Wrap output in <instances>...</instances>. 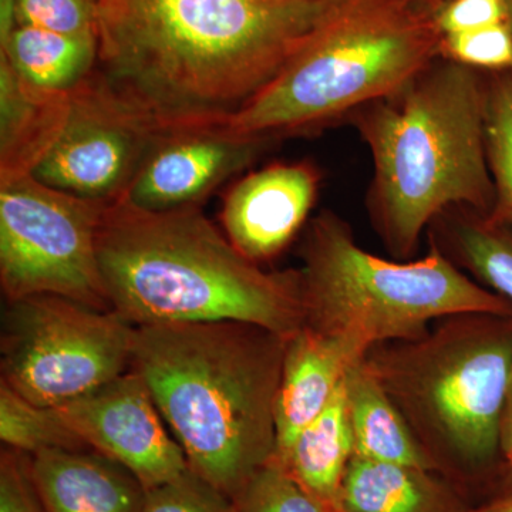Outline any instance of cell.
Instances as JSON below:
<instances>
[{"instance_id":"6da1fadb","label":"cell","mask_w":512,"mask_h":512,"mask_svg":"<svg viewBox=\"0 0 512 512\" xmlns=\"http://www.w3.org/2000/svg\"><path fill=\"white\" fill-rule=\"evenodd\" d=\"M338 0H96V73L163 131L217 126Z\"/></svg>"},{"instance_id":"7a4b0ae2","label":"cell","mask_w":512,"mask_h":512,"mask_svg":"<svg viewBox=\"0 0 512 512\" xmlns=\"http://www.w3.org/2000/svg\"><path fill=\"white\" fill-rule=\"evenodd\" d=\"M97 258L110 309L131 325L242 322L289 338L305 325L301 271L266 272L200 205H107Z\"/></svg>"},{"instance_id":"3957f363","label":"cell","mask_w":512,"mask_h":512,"mask_svg":"<svg viewBox=\"0 0 512 512\" xmlns=\"http://www.w3.org/2000/svg\"><path fill=\"white\" fill-rule=\"evenodd\" d=\"M286 342L242 322L136 328L131 369L191 470L231 500L274 457Z\"/></svg>"},{"instance_id":"277c9868","label":"cell","mask_w":512,"mask_h":512,"mask_svg":"<svg viewBox=\"0 0 512 512\" xmlns=\"http://www.w3.org/2000/svg\"><path fill=\"white\" fill-rule=\"evenodd\" d=\"M485 116L487 79L444 57L350 116L375 167L370 217L397 261H410L446 212L493 211Z\"/></svg>"},{"instance_id":"5b68a950","label":"cell","mask_w":512,"mask_h":512,"mask_svg":"<svg viewBox=\"0 0 512 512\" xmlns=\"http://www.w3.org/2000/svg\"><path fill=\"white\" fill-rule=\"evenodd\" d=\"M441 43L423 0H338L278 76L215 127L275 141L315 133L402 89Z\"/></svg>"},{"instance_id":"8992f818","label":"cell","mask_w":512,"mask_h":512,"mask_svg":"<svg viewBox=\"0 0 512 512\" xmlns=\"http://www.w3.org/2000/svg\"><path fill=\"white\" fill-rule=\"evenodd\" d=\"M305 325L366 356L389 342L420 338L461 313L512 315V303L466 274L433 241L429 254L389 261L357 245L348 222L322 211L302 248Z\"/></svg>"},{"instance_id":"52a82bcc","label":"cell","mask_w":512,"mask_h":512,"mask_svg":"<svg viewBox=\"0 0 512 512\" xmlns=\"http://www.w3.org/2000/svg\"><path fill=\"white\" fill-rule=\"evenodd\" d=\"M365 359L437 466L503 467L500 421L512 367V315L461 313Z\"/></svg>"},{"instance_id":"ba28073f","label":"cell","mask_w":512,"mask_h":512,"mask_svg":"<svg viewBox=\"0 0 512 512\" xmlns=\"http://www.w3.org/2000/svg\"><path fill=\"white\" fill-rule=\"evenodd\" d=\"M136 326L62 296L9 302L3 318L2 380L30 403L59 407L131 366Z\"/></svg>"},{"instance_id":"9c48e42d","label":"cell","mask_w":512,"mask_h":512,"mask_svg":"<svg viewBox=\"0 0 512 512\" xmlns=\"http://www.w3.org/2000/svg\"><path fill=\"white\" fill-rule=\"evenodd\" d=\"M107 205L32 174L0 181V281L8 301L53 295L110 311L97 258Z\"/></svg>"},{"instance_id":"30bf717a","label":"cell","mask_w":512,"mask_h":512,"mask_svg":"<svg viewBox=\"0 0 512 512\" xmlns=\"http://www.w3.org/2000/svg\"><path fill=\"white\" fill-rule=\"evenodd\" d=\"M164 133L94 69L73 90L66 126L32 175L56 190L111 204L130 190Z\"/></svg>"},{"instance_id":"8fae6325","label":"cell","mask_w":512,"mask_h":512,"mask_svg":"<svg viewBox=\"0 0 512 512\" xmlns=\"http://www.w3.org/2000/svg\"><path fill=\"white\" fill-rule=\"evenodd\" d=\"M56 409L87 448L127 468L146 491L190 470L183 448L133 369Z\"/></svg>"},{"instance_id":"7c38bea8","label":"cell","mask_w":512,"mask_h":512,"mask_svg":"<svg viewBox=\"0 0 512 512\" xmlns=\"http://www.w3.org/2000/svg\"><path fill=\"white\" fill-rule=\"evenodd\" d=\"M274 141L234 136L215 126L165 131L123 200L151 211L198 205Z\"/></svg>"},{"instance_id":"4fadbf2b","label":"cell","mask_w":512,"mask_h":512,"mask_svg":"<svg viewBox=\"0 0 512 512\" xmlns=\"http://www.w3.org/2000/svg\"><path fill=\"white\" fill-rule=\"evenodd\" d=\"M319 184L311 161L274 163L245 175L225 195V235L255 264L275 258L308 220Z\"/></svg>"},{"instance_id":"5bb4252c","label":"cell","mask_w":512,"mask_h":512,"mask_svg":"<svg viewBox=\"0 0 512 512\" xmlns=\"http://www.w3.org/2000/svg\"><path fill=\"white\" fill-rule=\"evenodd\" d=\"M362 357L343 340L309 326L289 336L276 396L274 457L284 456L301 431L318 419Z\"/></svg>"},{"instance_id":"9a60e30c","label":"cell","mask_w":512,"mask_h":512,"mask_svg":"<svg viewBox=\"0 0 512 512\" xmlns=\"http://www.w3.org/2000/svg\"><path fill=\"white\" fill-rule=\"evenodd\" d=\"M30 473L46 512H143L146 488L97 451H42Z\"/></svg>"},{"instance_id":"2e32d148","label":"cell","mask_w":512,"mask_h":512,"mask_svg":"<svg viewBox=\"0 0 512 512\" xmlns=\"http://www.w3.org/2000/svg\"><path fill=\"white\" fill-rule=\"evenodd\" d=\"M72 93L28 82L0 56V181L33 174L42 163L66 126Z\"/></svg>"},{"instance_id":"e0dca14e","label":"cell","mask_w":512,"mask_h":512,"mask_svg":"<svg viewBox=\"0 0 512 512\" xmlns=\"http://www.w3.org/2000/svg\"><path fill=\"white\" fill-rule=\"evenodd\" d=\"M345 393L355 456L379 463L439 470L365 357L350 367Z\"/></svg>"},{"instance_id":"ac0fdd59","label":"cell","mask_w":512,"mask_h":512,"mask_svg":"<svg viewBox=\"0 0 512 512\" xmlns=\"http://www.w3.org/2000/svg\"><path fill=\"white\" fill-rule=\"evenodd\" d=\"M434 473L355 456L340 487L339 511L468 512L470 507Z\"/></svg>"},{"instance_id":"d6986e66","label":"cell","mask_w":512,"mask_h":512,"mask_svg":"<svg viewBox=\"0 0 512 512\" xmlns=\"http://www.w3.org/2000/svg\"><path fill=\"white\" fill-rule=\"evenodd\" d=\"M353 457L355 440L343 382L318 419L301 431L284 456L275 458L306 490L338 507L340 487Z\"/></svg>"},{"instance_id":"ffe728a7","label":"cell","mask_w":512,"mask_h":512,"mask_svg":"<svg viewBox=\"0 0 512 512\" xmlns=\"http://www.w3.org/2000/svg\"><path fill=\"white\" fill-rule=\"evenodd\" d=\"M0 45V56L43 89L73 92L96 69V35H66L18 25Z\"/></svg>"},{"instance_id":"44dd1931","label":"cell","mask_w":512,"mask_h":512,"mask_svg":"<svg viewBox=\"0 0 512 512\" xmlns=\"http://www.w3.org/2000/svg\"><path fill=\"white\" fill-rule=\"evenodd\" d=\"M447 221L444 252L485 286L512 303V225L480 212L456 208Z\"/></svg>"},{"instance_id":"7402d4cb","label":"cell","mask_w":512,"mask_h":512,"mask_svg":"<svg viewBox=\"0 0 512 512\" xmlns=\"http://www.w3.org/2000/svg\"><path fill=\"white\" fill-rule=\"evenodd\" d=\"M0 439L12 450L28 456L47 450L87 448L56 407L30 403L3 380L0 382Z\"/></svg>"},{"instance_id":"603a6c76","label":"cell","mask_w":512,"mask_h":512,"mask_svg":"<svg viewBox=\"0 0 512 512\" xmlns=\"http://www.w3.org/2000/svg\"><path fill=\"white\" fill-rule=\"evenodd\" d=\"M487 156L495 201L491 220L512 225V72L487 79Z\"/></svg>"},{"instance_id":"cb8c5ba5","label":"cell","mask_w":512,"mask_h":512,"mask_svg":"<svg viewBox=\"0 0 512 512\" xmlns=\"http://www.w3.org/2000/svg\"><path fill=\"white\" fill-rule=\"evenodd\" d=\"M234 503L238 512H340L306 490L275 457L258 468Z\"/></svg>"},{"instance_id":"d4e9b609","label":"cell","mask_w":512,"mask_h":512,"mask_svg":"<svg viewBox=\"0 0 512 512\" xmlns=\"http://www.w3.org/2000/svg\"><path fill=\"white\" fill-rule=\"evenodd\" d=\"M441 57L490 73L512 72V32L507 23L443 36Z\"/></svg>"},{"instance_id":"484cf974","label":"cell","mask_w":512,"mask_h":512,"mask_svg":"<svg viewBox=\"0 0 512 512\" xmlns=\"http://www.w3.org/2000/svg\"><path fill=\"white\" fill-rule=\"evenodd\" d=\"M143 512H238L234 500L188 470L170 483L146 491Z\"/></svg>"},{"instance_id":"4316f807","label":"cell","mask_w":512,"mask_h":512,"mask_svg":"<svg viewBox=\"0 0 512 512\" xmlns=\"http://www.w3.org/2000/svg\"><path fill=\"white\" fill-rule=\"evenodd\" d=\"M16 26H33L66 35H96L89 0H15Z\"/></svg>"},{"instance_id":"83f0119b","label":"cell","mask_w":512,"mask_h":512,"mask_svg":"<svg viewBox=\"0 0 512 512\" xmlns=\"http://www.w3.org/2000/svg\"><path fill=\"white\" fill-rule=\"evenodd\" d=\"M0 512H46L30 473V456L12 448L0 457Z\"/></svg>"},{"instance_id":"f1b7e54d","label":"cell","mask_w":512,"mask_h":512,"mask_svg":"<svg viewBox=\"0 0 512 512\" xmlns=\"http://www.w3.org/2000/svg\"><path fill=\"white\" fill-rule=\"evenodd\" d=\"M441 35L471 32L505 22L503 0H450L436 13Z\"/></svg>"},{"instance_id":"f546056e","label":"cell","mask_w":512,"mask_h":512,"mask_svg":"<svg viewBox=\"0 0 512 512\" xmlns=\"http://www.w3.org/2000/svg\"><path fill=\"white\" fill-rule=\"evenodd\" d=\"M501 456L505 464L512 463V367L507 390H505L503 413L500 421Z\"/></svg>"},{"instance_id":"4dcf8cb0","label":"cell","mask_w":512,"mask_h":512,"mask_svg":"<svg viewBox=\"0 0 512 512\" xmlns=\"http://www.w3.org/2000/svg\"><path fill=\"white\" fill-rule=\"evenodd\" d=\"M16 28L15 0H0V43Z\"/></svg>"},{"instance_id":"1f68e13d","label":"cell","mask_w":512,"mask_h":512,"mask_svg":"<svg viewBox=\"0 0 512 512\" xmlns=\"http://www.w3.org/2000/svg\"><path fill=\"white\" fill-rule=\"evenodd\" d=\"M468 512H512V495H501L487 503L470 508Z\"/></svg>"},{"instance_id":"d6a6232c","label":"cell","mask_w":512,"mask_h":512,"mask_svg":"<svg viewBox=\"0 0 512 512\" xmlns=\"http://www.w3.org/2000/svg\"><path fill=\"white\" fill-rule=\"evenodd\" d=\"M501 495H512V463L501 467L498 494L495 497H501Z\"/></svg>"},{"instance_id":"836d02e7","label":"cell","mask_w":512,"mask_h":512,"mask_svg":"<svg viewBox=\"0 0 512 512\" xmlns=\"http://www.w3.org/2000/svg\"><path fill=\"white\" fill-rule=\"evenodd\" d=\"M423 2L426 3L434 13H437L447 2H450V0H423Z\"/></svg>"},{"instance_id":"e575fe53","label":"cell","mask_w":512,"mask_h":512,"mask_svg":"<svg viewBox=\"0 0 512 512\" xmlns=\"http://www.w3.org/2000/svg\"><path fill=\"white\" fill-rule=\"evenodd\" d=\"M505 9V23L510 26L512 32V0H503Z\"/></svg>"},{"instance_id":"d590c367","label":"cell","mask_w":512,"mask_h":512,"mask_svg":"<svg viewBox=\"0 0 512 512\" xmlns=\"http://www.w3.org/2000/svg\"><path fill=\"white\" fill-rule=\"evenodd\" d=\"M89 2H92L94 5V3H96V0H89Z\"/></svg>"}]
</instances>
